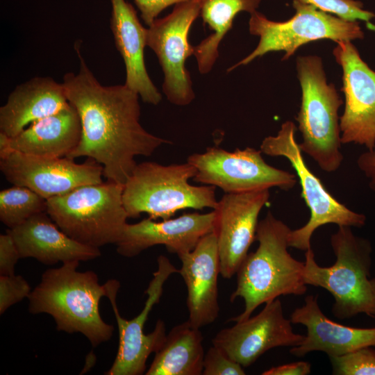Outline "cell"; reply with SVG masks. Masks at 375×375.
I'll use <instances>...</instances> for the list:
<instances>
[{
    "label": "cell",
    "mask_w": 375,
    "mask_h": 375,
    "mask_svg": "<svg viewBox=\"0 0 375 375\" xmlns=\"http://www.w3.org/2000/svg\"><path fill=\"white\" fill-rule=\"evenodd\" d=\"M76 74L63 76L68 101L81 123L78 146L67 156L87 157L100 164L108 181L124 185L137 165L135 158L150 156L170 142L145 130L140 122L139 95L124 85H103L86 65L77 44Z\"/></svg>",
    "instance_id": "cell-1"
},
{
    "label": "cell",
    "mask_w": 375,
    "mask_h": 375,
    "mask_svg": "<svg viewBox=\"0 0 375 375\" xmlns=\"http://www.w3.org/2000/svg\"><path fill=\"white\" fill-rule=\"evenodd\" d=\"M290 231L271 211L259 221L256 235L258 248L249 253L240 266L236 288L230 297L231 302L242 298L244 309L230 321L245 320L259 306L280 296L306 294L304 262L295 259L288 251Z\"/></svg>",
    "instance_id": "cell-2"
},
{
    "label": "cell",
    "mask_w": 375,
    "mask_h": 375,
    "mask_svg": "<svg viewBox=\"0 0 375 375\" xmlns=\"http://www.w3.org/2000/svg\"><path fill=\"white\" fill-rule=\"evenodd\" d=\"M79 262H67L44 271L28 297V311L51 315L58 331L81 333L95 347L108 341L114 331L99 312L107 286L100 284L94 272L78 271Z\"/></svg>",
    "instance_id": "cell-3"
},
{
    "label": "cell",
    "mask_w": 375,
    "mask_h": 375,
    "mask_svg": "<svg viewBox=\"0 0 375 375\" xmlns=\"http://www.w3.org/2000/svg\"><path fill=\"white\" fill-rule=\"evenodd\" d=\"M336 257L329 267L317 264L312 248L305 251L306 284L320 287L334 298L332 314L346 319L359 314L375 318V278H371L370 242L356 235L351 226H340L331 236Z\"/></svg>",
    "instance_id": "cell-4"
},
{
    "label": "cell",
    "mask_w": 375,
    "mask_h": 375,
    "mask_svg": "<svg viewBox=\"0 0 375 375\" xmlns=\"http://www.w3.org/2000/svg\"><path fill=\"white\" fill-rule=\"evenodd\" d=\"M196 174V168L188 162L137 164L124 184L122 199L128 218L147 213L154 220L167 219L184 209L215 210L218 204L216 188L191 185L189 181Z\"/></svg>",
    "instance_id": "cell-5"
},
{
    "label": "cell",
    "mask_w": 375,
    "mask_h": 375,
    "mask_svg": "<svg viewBox=\"0 0 375 375\" xmlns=\"http://www.w3.org/2000/svg\"><path fill=\"white\" fill-rule=\"evenodd\" d=\"M297 71L302 93L297 116L302 135L299 146L324 172H334L344 159L338 115L342 100L334 85L327 83L320 57L299 56Z\"/></svg>",
    "instance_id": "cell-6"
},
{
    "label": "cell",
    "mask_w": 375,
    "mask_h": 375,
    "mask_svg": "<svg viewBox=\"0 0 375 375\" xmlns=\"http://www.w3.org/2000/svg\"><path fill=\"white\" fill-rule=\"evenodd\" d=\"M124 185L107 183L80 186L47 199V212L69 237L92 247L116 244L128 218L124 208Z\"/></svg>",
    "instance_id": "cell-7"
},
{
    "label": "cell",
    "mask_w": 375,
    "mask_h": 375,
    "mask_svg": "<svg viewBox=\"0 0 375 375\" xmlns=\"http://www.w3.org/2000/svg\"><path fill=\"white\" fill-rule=\"evenodd\" d=\"M297 126L292 121L282 124L276 135L265 138L260 146L267 156L286 158L296 172L301 197L310 210V218L303 226L291 230L288 246L301 251L311 248V238L320 226L328 224L361 228L366 223L364 214L355 212L338 201L320 179L308 167L297 142Z\"/></svg>",
    "instance_id": "cell-8"
},
{
    "label": "cell",
    "mask_w": 375,
    "mask_h": 375,
    "mask_svg": "<svg viewBox=\"0 0 375 375\" xmlns=\"http://www.w3.org/2000/svg\"><path fill=\"white\" fill-rule=\"evenodd\" d=\"M293 7L295 14L284 22L269 20L258 11L251 13L249 33L259 37V42L250 54L231 67L228 72L272 51H284L282 60H287L301 45L318 40L329 39L338 42L364 38L357 21L333 15L304 0H294Z\"/></svg>",
    "instance_id": "cell-9"
},
{
    "label": "cell",
    "mask_w": 375,
    "mask_h": 375,
    "mask_svg": "<svg viewBox=\"0 0 375 375\" xmlns=\"http://www.w3.org/2000/svg\"><path fill=\"white\" fill-rule=\"evenodd\" d=\"M262 153L253 147L228 151L212 147L190 155L187 162L197 169L194 181L219 188L225 193L272 188L288 191L294 188L297 175L269 165Z\"/></svg>",
    "instance_id": "cell-10"
},
{
    "label": "cell",
    "mask_w": 375,
    "mask_h": 375,
    "mask_svg": "<svg viewBox=\"0 0 375 375\" xmlns=\"http://www.w3.org/2000/svg\"><path fill=\"white\" fill-rule=\"evenodd\" d=\"M158 268L153 273V278L144 293L147 295L141 312L131 320L123 318L117 305V295L120 283L115 279L108 280L107 296L113 312L119 332V346L114 362L107 375H140L146 370V362L152 353H156L162 346L166 338L165 322L157 321L152 332L145 334L144 326L153 306L160 301L163 285L167 278L174 273H178L166 256L160 255L157 258Z\"/></svg>",
    "instance_id": "cell-11"
},
{
    "label": "cell",
    "mask_w": 375,
    "mask_h": 375,
    "mask_svg": "<svg viewBox=\"0 0 375 375\" xmlns=\"http://www.w3.org/2000/svg\"><path fill=\"white\" fill-rule=\"evenodd\" d=\"M201 3L202 0L178 3L170 14L156 19L147 28V46L155 52L164 74L162 92L167 100L176 106H187L195 97L185 64L194 54L188 35L200 15Z\"/></svg>",
    "instance_id": "cell-12"
},
{
    "label": "cell",
    "mask_w": 375,
    "mask_h": 375,
    "mask_svg": "<svg viewBox=\"0 0 375 375\" xmlns=\"http://www.w3.org/2000/svg\"><path fill=\"white\" fill-rule=\"evenodd\" d=\"M0 169L13 185L28 188L46 199L101 183L103 176V167L90 158L79 164L67 157L44 158L12 150L0 157Z\"/></svg>",
    "instance_id": "cell-13"
},
{
    "label": "cell",
    "mask_w": 375,
    "mask_h": 375,
    "mask_svg": "<svg viewBox=\"0 0 375 375\" xmlns=\"http://www.w3.org/2000/svg\"><path fill=\"white\" fill-rule=\"evenodd\" d=\"M333 51L342 69L344 110L340 118L342 144L375 147V72L351 41L336 42Z\"/></svg>",
    "instance_id": "cell-14"
},
{
    "label": "cell",
    "mask_w": 375,
    "mask_h": 375,
    "mask_svg": "<svg viewBox=\"0 0 375 375\" xmlns=\"http://www.w3.org/2000/svg\"><path fill=\"white\" fill-rule=\"evenodd\" d=\"M292 324L285 317L277 298L265 303L256 315L222 329L212 339V345L244 368L248 367L273 348L299 345L304 335L294 333Z\"/></svg>",
    "instance_id": "cell-15"
},
{
    "label": "cell",
    "mask_w": 375,
    "mask_h": 375,
    "mask_svg": "<svg viewBox=\"0 0 375 375\" xmlns=\"http://www.w3.org/2000/svg\"><path fill=\"white\" fill-rule=\"evenodd\" d=\"M270 197L269 189L225 193L218 201L214 230L218 245L220 274L231 278L256 240L258 216Z\"/></svg>",
    "instance_id": "cell-16"
},
{
    "label": "cell",
    "mask_w": 375,
    "mask_h": 375,
    "mask_svg": "<svg viewBox=\"0 0 375 375\" xmlns=\"http://www.w3.org/2000/svg\"><path fill=\"white\" fill-rule=\"evenodd\" d=\"M215 211L184 213L176 218L156 222L149 217L126 224L116 244L117 253L132 258L156 245H164L178 256L191 251L199 240L214 230Z\"/></svg>",
    "instance_id": "cell-17"
},
{
    "label": "cell",
    "mask_w": 375,
    "mask_h": 375,
    "mask_svg": "<svg viewBox=\"0 0 375 375\" xmlns=\"http://www.w3.org/2000/svg\"><path fill=\"white\" fill-rule=\"evenodd\" d=\"M178 273L187 288L188 320L200 328L218 317L217 278L220 274L217 237L214 231L203 236L191 251L178 256Z\"/></svg>",
    "instance_id": "cell-18"
},
{
    "label": "cell",
    "mask_w": 375,
    "mask_h": 375,
    "mask_svg": "<svg viewBox=\"0 0 375 375\" xmlns=\"http://www.w3.org/2000/svg\"><path fill=\"white\" fill-rule=\"evenodd\" d=\"M290 319L292 324H302L307 328L302 342L290 350L297 357L322 351L330 358L375 347V327H351L329 319L319 308L317 295L306 296L303 305L292 311Z\"/></svg>",
    "instance_id": "cell-19"
},
{
    "label": "cell",
    "mask_w": 375,
    "mask_h": 375,
    "mask_svg": "<svg viewBox=\"0 0 375 375\" xmlns=\"http://www.w3.org/2000/svg\"><path fill=\"white\" fill-rule=\"evenodd\" d=\"M12 237L20 258H32L53 265L58 262L89 261L101 256L99 248L83 244L65 234L47 212L36 214L6 230Z\"/></svg>",
    "instance_id": "cell-20"
},
{
    "label": "cell",
    "mask_w": 375,
    "mask_h": 375,
    "mask_svg": "<svg viewBox=\"0 0 375 375\" xmlns=\"http://www.w3.org/2000/svg\"><path fill=\"white\" fill-rule=\"evenodd\" d=\"M110 28L115 44L124 62V85L137 93L144 103L158 105L162 94L147 71L144 49L147 28L140 23L133 6L125 0H110Z\"/></svg>",
    "instance_id": "cell-21"
},
{
    "label": "cell",
    "mask_w": 375,
    "mask_h": 375,
    "mask_svg": "<svg viewBox=\"0 0 375 375\" xmlns=\"http://www.w3.org/2000/svg\"><path fill=\"white\" fill-rule=\"evenodd\" d=\"M69 104L62 83L48 76L34 77L17 85L0 108V132L13 138Z\"/></svg>",
    "instance_id": "cell-22"
},
{
    "label": "cell",
    "mask_w": 375,
    "mask_h": 375,
    "mask_svg": "<svg viewBox=\"0 0 375 375\" xmlns=\"http://www.w3.org/2000/svg\"><path fill=\"white\" fill-rule=\"evenodd\" d=\"M81 123L69 103L61 110L39 119L9 138L10 150L44 158L67 157L78 144Z\"/></svg>",
    "instance_id": "cell-23"
},
{
    "label": "cell",
    "mask_w": 375,
    "mask_h": 375,
    "mask_svg": "<svg viewBox=\"0 0 375 375\" xmlns=\"http://www.w3.org/2000/svg\"><path fill=\"white\" fill-rule=\"evenodd\" d=\"M199 328L189 320L174 326L146 372L147 375H201L204 350Z\"/></svg>",
    "instance_id": "cell-24"
},
{
    "label": "cell",
    "mask_w": 375,
    "mask_h": 375,
    "mask_svg": "<svg viewBox=\"0 0 375 375\" xmlns=\"http://www.w3.org/2000/svg\"><path fill=\"white\" fill-rule=\"evenodd\" d=\"M260 0H202L200 15L212 33L194 47L198 69L202 74L212 69L218 56V47L232 28L235 17L241 11H256Z\"/></svg>",
    "instance_id": "cell-25"
},
{
    "label": "cell",
    "mask_w": 375,
    "mask_h": 375,
    "mask_svg": "<svg viewBox=\"0 0 375 375\" xmlns=\"http://www.w3.org/2000/svg\"><path fill=\"white\" fill-rule=\"evenodd\" d=\"M46 211L47 199L28 188L13 185L0 192V220L8 228Z\"/></svg>",
    "instance_id": "cell-26"
},
{
    "label": "cell",
    "mask_w": 375,
    "mask_h": 375,
    "mask_svg": "<svg viewBox=\"0 0 375 375\" xmlns=\"http://www.w3.org/2000/svg\"><path fill=\"white\" fill-rule=\"evenodd\" d=\"M335 375H375V349L364 347L351 353L329 358Z\"/></svg>",
    "instance_id": "cell-27"
},
{
    "label": "cell",
    "mask_w": 375,
    "mask_h": 375,
    "mask_svg": "<svg viewBox=\"0 0 375 375\" xmlns=\"http://www.w3.org/2000/svg\"><path fill=\"white\" fill-rule=\"evenodd\" d=\"M324 12L348 20L369 21L375 17L372 12L363 9L362 3L355 0H304Z\"/></svg>",
    "instance_id": "cell-28"
},
{
    "label": "cell",
    "mask_w": 375,
    "mask_h": 375,
    "mask_svg": "<svg viewBox=\"0 0 375 375\" xmlns=\"http://www.w3.org/2000/svg\"><path fill=\"white\" fill-rule=\"evenodd\" d=\"M32 289L21 275H0V314L28 298Z\"/></svg>",
    "instance_id": "cell-29"
},
{
    "label": "cell",
    "mask_w": 375,
    "mask_h": 375,
    "mask_svg": "<svg viewBox=\"0 0 375 375\" xmlns=\"http://www.w3.org/2000/svg\"><path fill=\"white\" fill-rule=\"evenodd\" d=\"M244 367L231 359L222 349L212 345L205 353L203 375H244Z\"/></svg>",
    "instance_id": "cell-30"
},
{
    "label": "cell",
    "mask_w": 375,
    "mask_h": 375,
    "mask_svg": "<svg viewBox=\"0 0 375 375\" xmlns=\"http://www.w3.org/2000/svg\"><path fill=\"white\" fill-rule=\"evenodd\" d=\"M20 258L17 247L11 236L6 231L0 235V275H13L15 265Z\"/></svg>",
    "instance_id": "cell-31"
},
{
    "label": "cell",
    "mask_w": 375,
    "mask_h": 375,
    "mask_svg": "<svg viewBox=\"0 0 375 375\" xmlns=\"http://www.w3.org/2000/svg\"><path fill=\"white\" fill-rule=\"evenodd\" d=\"M140 11L141 18L148 26L156 19L157 16L168 6L185 0H133Z\"/></svg>",
    "instance_id": "cell-32"
},
{
    "label": "cell",
    "mask_w": 375,
    "mask_h": 375,
    "mask_svg": "<svg viewBox=\"0 0 375 375\" xmlns=\"http://www.w3.org/2000/svg\"><path fill=\"white\" fill-rule=\"evenodd\" d=\"M311 372V365L306 361H297L272 367L264 371L262 375H308Z\"/></svg>",
    "instance_id": "cell-33"
},
{
    "label": "cell",
    "mask_w": 375,
    "mask_h": 375,
    "mask_svg": "<svg viewBox=\"0 0 375 375\" xmlns=\"http://www.w3.org/2000/svg\"><path fill=\"white\" fill-rule=\"evenodd\" d=\"M357 166L369 179V187L375 193V147L360 154Z\"/></svg>",
    "instance_id": "cell-34"
}]
</instances>
